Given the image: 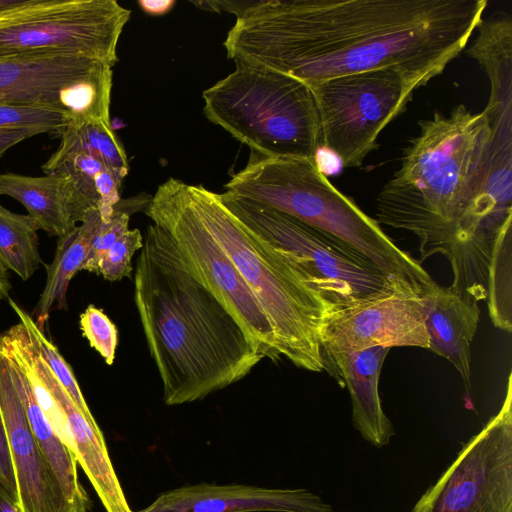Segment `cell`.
I'll use <instances>...</instances> for the list:
<instances>
[{
	"instance_id": "6da1fadb",
	"label": "cell",
	"mask_w": 512,
	"mask_h": 512,
	"mask_svg": "<svg viewBox=\"0 0 512 512\" xmlns=\"http://www.w3.org/2000/svg\"><path fill=\"white\" fill-rule=\"evenodd\" d=\"M486 0L250 1L223 45L234 61L309 87L395 68L419 87L443 73L483 20Z\"/></svg>"
},
{
	"instance_id": "7a4b0ae2",
	"label": "cell",
	"mask_w": 512,
	"mask_h": 512,
	"mask_svg": "<svg viewBox=\"0 0 512 512\" xmlns=\"http://www.w3.org/2000/svg\"><path fill=\"white\" fill-rule=\"evenodd\" d=\"M418 125L399 169L376 197L377 222L418 236L420 263L443 254L451 286L484 300L495 239L512 226V213L498 208L488 191V119L458 104Z\"/></svg>"
},
{
	"instance_id": "3957f363",
	"label": "cell",
	"mask_w": 512,
	"mask_h": 512,
	"mask_svg": "<svg viewBox=\"0 0 512 512\" xmlns=\"http://www.w3.org/2000/svg\"><path fill=\"white\" fill-rule=\"evenodd\" d=\"M136 264L134 299L167 405L201 400L263 359L234 317L189 271L170 237L151 224Z\"/></svg>"
},
{
	"instance_id": "277c9868",
	"label": "cell",
	"mask_w": 512,
	"mask_h": 512,
	"mask_svg": "<svg viewBox=\"0 0 512 512\" xmlns=\"http://www.w3.org/2000/svg\"><path fill=\"white\" fill-rule=\"evenodd\" d=\"M183 192L262 307L280 358L307 371H324L320 333L333 305L298 258L245 226L221 203L217 193L185 182Z\"/></svg>"
},
{
	"instance_id": "5b68a950",
	"label": "cell",
	"mask_w": 512,
	"mask_h": 512,
	"mask_svg": "<svg viewBox=\"0 0 512 512\" xmlns=\"http://www.w3.org/2000/svg\"><path fill=\"white\" fill-rule=\"evenodd\" d=\"M226 191L321 230L364 256L397 292L423 296L436 282L376 219L335 188L313 159L267 157L251 151Z\"/></svg>"
},
{
	"instance_id": "8992f818",
	"label": "cell",
	"mask_w": 512,
	"mask_h": 512,
	"mask_svg": "<svg viewBox=\"0 0 512 512\" xmlns=\"http://www.w3.org/2000/svg\"><path fill=\"white\" fill-rule=\"evenodd\" d=\"M234 62L233 72L203 91L206 118L263 156L314 160L322 140L310 87L266 67Z\"/></svg>"
},
{
	"instance_id": "52a82bcc",
	"label": "cell",
	"mask_w": 512,
	"mask_h": 512,
	"mask_svg": "<svg viewBox=\"0 0 512 512\" xmlns=\"http://www.w3.org/2000/svg\"><path fill=\"white\" fill-rule=\"evenodd\" d=\"M130 15L115 0H21L0 11V58L78 56L113 67Z\"/></svg>"
},
{
	"instance_id": "ba28073f",
	"label": "cell",
	"mask_w": 512,
	"mask_h": 512,
	"mask_svg": "<svg viewBox=\"0 0 512 512\" xmlns=\"http://www.w3.org/2000/svg\"><path fill=\"white\" fill-rule=\"evenodd\" d=\"M145 212L174 241L183 262L234 317L262 358L278 362L274 332L262 307L232 262L190 207L183 181L169 178L149 198Z\"/></svg>"
},
{
	"instance_id": "9c48e42d",
	"label": "cell",
	"mask_w": 512,
	"mask_h": 512,
	"mask_svg": "<svg viewBox=\"0 0 512 512\" xmlns=\"http://www.w3.org/2000/svg\"><path fill=\"white\" fill-rule=\"evenodd\" d=\"M418 88L395 68L343 75L310 86L322 145L334 151L344 167H360L378 147L381 131L406 110Z\"/></svg>"
},
{
	"instance_id": "30bf717a",
	"label": "cell",
	"mask_w": 512,
	"mask_h": 512,
	"mask_svg": "<svg viewBox=\"0 0 512 512\" xmlns=\"http://www.w3.org/2000/svg\"><path fill=\"white\" fill-rule=\"evenodd\" d=\"M217 196L245 226L295 255L332 305L394 291L374 264L337 238L228 191Z\"/></svg>"
},
{
	"instance_id": "8fae6325",
	"label": "cell",
	"mask_w": 512,
	"mask_h": 512,
	"mask_svg": "<svg viewBox=\"0 0 512 512\" xmlns=\"http://www.w3.org/2000/svg\"><path fill=\"white\" fill-rule=\"evenodd\" d=\"M112 66L78 56L0 58V103L49 108L76 122H110Z\"/></svg>"
},
{
	"instance_id": "7c38bea8",
	"label": "cell",
	"mask_w": 512,
	"mask_h": 512,
	"mask_svg": "<svg viewBox=\"0 0 512 512\" xmlns=\"http://www.w3.org/2000/svg\"><path fill=\"white\" fill-rule=\"evenodd\" d=\"M511 374L499 412L461 449L411 512H512Z\"/></svg>"
},
{
	"instance_id": "4fadbf2b",
	"label": "cell",
	"mask_w": 512,
	"mask_h": 512,
	"mask_svg": "<svg viewBox=\"0 0 512 512\" xmlns=\"http://www.w3.org/2000/svg\"><path fill=\"white\" fill-rule=\"evenodd\" d=\"M427 295L382 291L333 305L321 328L324 354L383 346L429 349ZM325 359V358H324Z\"/></svg>"
},
{
	"instance_id": "5bb4252c",
	"label": "cell",
	"mask_w": 512,
	"mask_h": 512,
	"mask_svg": "<svg viewBox=\"0 0 512 512\" xmlns=\"http://www.w3.org/2000/svg\"><path fill=\"white\" fill-rule=\"evenodd\" d=\"M6 349L43 381L65 416V444L88 477L106 512H133L109 457L102 431L77 408L38 352L28 330L19 327L6 338Z\"/></svg>"
},
{
	"instance_id": "9a60e30c",
	"label": "cell",
	"mask_w": 512,
	"mask_h": 512,
	"mask_svg": "<svg viewBox=\"0 0 512 512\" xmlns=\"http://www.w3.org/2000/svg\"><path fill=\"white\" fill-rule=\"evenodd\" d=\"M0 410L13 463L20 512H72L31 431L1 341Z\"/></svg>"
},
{
	"instance_id": "2e32d148",
	"label": "cell",
	"mask_w": 512,
	"mask_h": 512,
	"mask_svg": "<svg viewBox=\"0 0 512 512\" xmlns=\"http://www.w3.org/2000/svg\"><path fill=\"white\" fill-rule=\"evenodd\" d=\"M133 512H333L307 489L201 482L168 490Z\"/></svg>"
},
{
	"instance_id": "e0dca14e",
	"label": "cell",
	"mask_w": 512,
	"mask_h": 512,
	"mask_svg": "<svg viewBox=\"0 0 512 512\" xmlns=\"http://www.w3.org/2000/svg\"><path fill=\"white\" fill-rule=\"evenodd\" d=\"M0 195L19 201L39 230L57 238L74 230L98 207L65 174L26 176L0 174Z\"/></svg>"
},
{
	"instance_id": "ac0fdd59",
	"label": "cell",
	"mask_w": 512,
	"mask_h": 512,
	"mask_svg": "<svg viewBox=\"0 0 512 512\" xmlns=\"http://www.w3.org/2000/svg\"><path fill=\"white\" fill-rule=\"evenodd\" d=\"M389 351L390 348L375 346L324 354L325 370L349 391L355 428L376 447L387 445L394 435L378 391L381 368Z\"/></svg>"
},
{
	"instance_id": "d6986e66",
	"label": "cell",
	"mask_w": 512,
	"mask_h": 512,
	"mask_svg": "<svg viewBox=\"0 0 512 512\" xmlns=\"http://www.w3.org/2000/svg\"><path fill=\"white\" fill-rule=\"evenodd\" d=\"M429 350L450 361L471 390V344L480 319L479 300L453 286L436 284L426 293Z\"/></svg>"
},
{
	"instance_id": "ffe728a7",
	"label": "cell",
	"mask_w": 512,
	"mask_h": 512,
	"mask_svg": "<svg viewBox=\"0 0 512 512\" xmlns=\"http://www.w3.org/2000/svg\"><path fill=\"white\" fill-rule=\"evenodd\" d=\"M1 347L8 358L15 388L31 431L67 502L73 510L78 507L90 508L91 501L79 481L77 461L73 453L56 433L37 402L29 380L16 361L5 351L2 342Z\"/></svg>"
},
{
	"instance_id": "44dd1931",
	"label": "cell",
	"mask_w": 512,
	"mask_h": 512,
	"mask_svg": "<svg viewBox=\"0 0 512 512\" xmlns=\"http://www.w3.org/2000/svg\"><path fill=\"white\" fill-rule=\"evenodd\" d=\"M100 222V211L94 209L74 230L58 238L54 258L50 264H45L43 292L32 312L35 323L42 330L53 310L66 309L69 283L81 270Z\"/></svg>"
},
{
	"instance_id": "7402d4cb",
	"label": "cell",
	"mask_w": 512,
	"mask_h": 512,
	"mask_svg": "<svg viewBox=\"0 0 512 512\" xmlns=\"http://www.w3.org/2000/svg\"><path fill=\"white\" fill-rule=\"evenodd\" d=\"M42 170L45 174L71 176L82 192L98 207L102 219L108 218L121 200L122 182L127 176L100 159L79 152H54L42 165Z\"/></svg>"
},
{
	"instance_id": "603a6c76",
	"label": "cell",
	"mask_w": 512,
	"mask_h": 512,
	"mask_svg": "<svg viewBox=\"0 0 512 512\" xmlns=\"http://www.w3.org/2000/svg\"><path fill=\"white\" fill-rule=\"evenodd\" d=\"M38 230L28 214L14 213L0 204V262L23 281L28 280L43 263Z\"/></svg>"
},
{
	"instance_id": "cb8c5ba5",
	"label": "cell",
	"mask_w": 512,
	"mask_h": 512,
	"mask_svg": "<svg viewBox=\"0 0 512 512\" xmlns=\"http://www.w3.org/2000/svg\"><path fill=\"white\" fill-rule=\"evenodd\" d=\"M59 154L85 153L108 166L128 174L129 163L125 149L111 124L101 122H76L67 125L58 135Z\"/></svg>"
},
{
	"instance_id": "d4e9b609",
	"label": "cell",
	"mask_w": 512,
	"mask_h": 512,
	"mask_svg": "<svg viewBox=\"0 0 512 512\" xmlns=\"http://www.w3.org/2000/svg\"><path fill=\"white\" fill-rule=\"evenodd\" d=\"M512 227L495 239L488 267L487 305L495 327L512 330Z\"/></svg>"
},
{
	"instance_id": "484cf974",
	"label": "cell",
	"mask_w": 512,
	"mask_h": 512,
	"mask_svg": "<svg viewBox=\"0 0 512 512\" xmlns=\"http://www.w3.org/2000/svg\"><path fill=\"white\" fill-rule=\"evenodd\" d=\"M8 301L11 308L18 316L19 321L26 326L41 357L67 391L77 408L91 424L97 425L70 365L60 354L57 346L45 335L44 331L35 323L30 314L11 298H8Z\"/></svg>"
},
{
	"instance_id": "4316f807",
	"label": "cell",
	"mask_w": 512,
	"mask_h": 512,
	"mask_svg": "<svg viewBox=\"0 0 512 512\" xmlns=\"http://www.w3.org/2000/svg\"><path fill=\"white\" fill-rule=\"evenodd\" d=\"M71 119L61 111L0 103V130H34L58 137Z\"/></svg>"
},
{
	"instance_id": "83f0119b",
	"label": "cell",
	"mask_w": 512,
	"mask_h": 512,
	"mask_svg": "<svg viewBox=\"0 0 512 512\" xmlns=\"http://www.w3.org/2000/svg\"><path fill=\"white\" fill-rule=\"evenodd\" d=\"M129 216L130 213L120 200L108 218H101L81 270L99 275L102 258L116 241L129 230Z\"/></svg>"
},
{
	"instance_id": "f1b7e54d",
	"label": "cell",
	"mask_w": 512,
	"mask_h": 512,
	"mask_svg": "<svg viewBox=\"0 0 512 512\" xmlns=\"http://www.w3.org/2000/svg\"><path fill=\"white\" fill-rule=\"evenodd\" d=\"M79 325L90 346L101 355L106 364L112 365L118 345L115 324L103 310L91 304L81 313Z\"/></svg>"
},
{
	"instance_id": "f546056e",
	"label": "cell",
	"mask_w": 512,
	"mask_h": 512,
	"mask_svg": "<svg viewBox=\"0 0 512 512\" xmlns=\"http://www.w3.org/2000/svg\"><path fill=\"white\" fill-rule=\"evenodd\" d=\"M144 238L139 229H129L107 251L100 262L99 275L109 281L130 277L132 257L143 247Z\"/></svg>"
},
{
	"instance_id": "4dcf8cb0",
	"label": "cell",
	"mask_w": 512,
	"mask_h": 512,
	"mask_svg": "<svg viewBox=\"0 0 512 512\" xmlns=\"http://www.w3.org/2000/svg\"><path fill=\"white\" fill-rule=\"evenodd\" d=\"M0 487L17 503V484L6 430L0 410Z\"/></svg>"
},
{
	"instance_id": "1f68e13d",
	"label": "cell",
	"mask_w": 512,
	"mask_h": 512,
	"mask_svg": "<svg viewBox=\"0 0 512 512\" xmlns=\"http://www.w3.org/2000/svg\"><path fill=\"white\" fill-rule=\"evenodd\" d=\"M317 169L325 176H333L344 168L340 157L331 149L321 145L314 156Z\"/></svg>"
},
{
	"instance_id": "d6a6232c",
	"label": "cell",
	"mask_w": 512,
	"mask_h": 512,
	"mask_svg": "<svg viewBox=\"0 0 512 512\" xmlns=\"http://www.w3.org/2000/svg\"><path fill=\"white\" fill-rule=\"evenodd\" d=\"M37 134L34 130H0V158L12 146Z\"/></svg>"
},
{
	"instance_id": "836d02e7",
	"label": "cell",
	"mask_w": 512,
	"mask_h": 512,
	"mask_svg": "<svg viewBox=\"0 0 512 512\" xmlns=\"http://www.w3.org/2000/svg\"><path fill=\"white\" fill-rule=\"evenodd\" d=\"M174 0H140L137 1L138 6L143 12L150 16H162L173 9Z\"/></svg>"
},
{
	"instance_id": "e575fe53",
	"label": "cell",
	"mask_w": 512,
	"mask_h": 512,
	"mask_svg": "<svg viewBox=\"0 0 512 512\" xmlns=\"http://www.w3.org/2000/svg\"><path fill=\"white\" fill-rule=\"evenodd\" d=\"M0 512H20L17 503L0 487Z\"/></svg>"
},
{
	"instance_id": "d590c367",
	"label": "cell",
	"mask_w": 512,
	"mask_h": 512,
	"mask_svg": "<svg viewBox=\"0 0 512 512\" xmlns=\"http://www.w3.org/2000/svg\"><path fill=\"white\" fill-rule=\"evenodd\" d=\"M10 288L8 271L0 262V302L9 298Z\"/></svg>"
},
{
	"instance_id": "8d00e7d4",
	"label": "cell",
	"mask_w": 512,
	"mask_h": 512,
	"mask_svg": "<svg viewBox=\"0 0 512 512\" xmlns=\"http://www.w3.org/2000/svg\"><path fill=\"white\" fill-rule=\"evenodd\" d=\"M21 0H0V11L19 4Z\"/></svg>"
},
{
	"instance_id": "74e56055",
	"label": "cell",
	"mask_w": 512,
	"mask_h": 512,
	"mask_svg": "<svg viewBox=\"0 0 512 512\" xmlns=\"http://www.w3.org/2000/svg\"><path fill=\"white\" fill-rule=\"evenodd\" d=\"M72 512H89V508H87V507H78V508H75Z\"/></svg>"
}]
</instances>
